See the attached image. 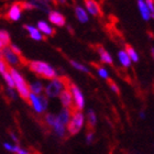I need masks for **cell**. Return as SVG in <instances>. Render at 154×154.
<instances>
[{"mask_svg": "<svg viewBox=\"0 0 154 154\" xmlns=\"http://www.w3.org/2000/svg\"><path fill=\"white\" fill-rule=\"evenodd\" d=\"M29 65V68L33 73H35L38 76L43 77L45 79H55L57 74H56V71L52 67L51 65H48V63L42 61H31L28 63Z\"/></svg>", "mask_w": 154, "mask_h": 154, "instance_id": "obj_1", "label": "cell"}, {"mask_svg": "<svg viewBox=\"0 0 154 154\" xmlns=\"http://www.w3.org/2000/svg\"><path fill=\"white\" fill-rule=\"evenodd\" d=\"M8 72L9 74L12 76L13 82H14V87L17 88V91L19 94V96L22 98L23 100H29V96H30V88L28 83L26 82V79L23 78V76L20 74L19 72L17 71L16 68L9 66L8 68Z\"/></svg>", "mask_w": 154, "mask_h": 154, "instance_id": "obj_2", "label": "cell"}, {"mask_svg": "<svg viewBox=\"0 0 154 154\" xmlns=\"http://www.w3.org/2000/svg\"><path fill=\"white\" fill-rule=\"evenodd\" d=\"M69 84H71V80L68 79L67 77L62 76L58 78L56 77L44 88L45 94L50 98H55V97L60 96V94L62 93V90L64 88H68Z\"/></svg>", "mask_w": 154, "mask_h": 154, "instance_id": "obj_3", "label": "cell"}, {"mask_svg": "<svg viewBox=\"0 0 154 154\" xmlns=\"http://www.w3.org/2000/svg\"><path fill=\"white\" fill-rule=\"evenodd\" d=\"M71 112L72 116L67 123V131L69 135H76L83 128L85 117H84L83 112L78 111V110H73Z\"/></svg>", "mask_w": 154, "mask_h": 154, "instance_id": "obj_4", "label": "cell"}, {"mask_svg": "<svg viewBox=\"0 0 154 154\" xmlns=\"http://www.w3.org/2000/svg\"><path fill=\"white\" fill-rule=\"evenodd\" d=\"M28 103L34 108L38 113H42L44 110L48 108V100L44 96H40V95H34V94H30L29 100Z\"/></svg>", "mask_w": 154, "mask_h": 154, "instance_id": "obj_5", "label": "cell"}, {"mask_svg": "<svg viewBox=\"0 0 154 154\" xmlns=\"http://www.w3.org/2000/svg\"><path fill=\"white\" fill-rule=\"evenodd\" d=\"M68 89L71 91L72 96H73V99H74V105L75 108H76L78 111H82L84 109V106H85V100H84V96L82 91L79 90V88L75 85L74 83H72L68 85Z\"/></svg>", "mask_w": 154, "mask_h": 154, "instance_id": "obj_6", "label": "cell"}, {"mask_svg": "<svg viewBox=\"0 0 154 154\" xmlns=\"http://www.w3.org/2000/svg\"><path fill=\"white\" fill-rule=\"evenodd\" d=\"M60 100H61V103L63 105V107L66 108V109H69L71 111L77 110L75 108L73 96H72V94L68 88H64V89L62 90V93L60 94Z\"/></svg>", "mask_w": 154, "mask_h": 154, "instance_id": "obj_7", "label": "cell"}, {"mask_svg": "<svg viewBox=\"0 0 154 154\" xmlns=\"http://www.w3.org/2000/svg\"><path fill=\"white\" fill-rule=\"evenodd\" d=\"M0 57L3 58L5 61H6L7 64H10V65H19L21 64V61H20V58L22 57H19V56H17L14 53H13L11 50H10V48L8 46V48H3V50H1L0 51Z\"/></svg>", "mask_w": 154, "mask_h": 154, "instance_id": "obj_8", "label": "cell"}, {"mask_svg": "<svg viewBox=\"0 0 154 154\" xmlns=\"http://www.w3.org/2000/svg\"><path fill=\"white\" fill-rule=\"evenodd\" d=\"M22 14V7L21 2H14L9 7L8 11L6 12V18L9 21H18Z\"/></svg>", "mask_w": 154, "mask_h": 154, "instance_id": "obj_9", "label": "cell"}, {"mask_svg": "<svg viewBox=\"0 0 154 154\" xmlns=\"http://www.w3.org/2000/svg\"><path fill=\"white\" fill-rule=\"evenodd\" d=\"M85 6L88 12H90V14H93L95 17H103V9L97 1L94 0H86L85 1Z\"/></svg>", "mask_w": 154, "mask_h": 154, "instance_id": "obj_10", "label": "cell"}, {"mask_svg": "<svg viewBox=\"0 0 154 154\" xmlns=\"http://www.w3.org/2000/svg\"><path fill=\"white\" fill-rule=\"evenodd\" d=\"M48 21L57 26H64L66 23L65 17L58 11H50L48 12Z\"/></svg>", "mask_w": 154, "mask_h": 154, "instance_id": "obj_11", "label": "cell"}, {"mask_svg": "<svg viewBox=\"0 0 154 154\" xmlns=\"http://www.w3.org/2000/svg\"><path fill=\"white\" fill-rule=\"evenodd\" d=\"M97 51L99 53L100 61L103 62V63H106V64H110V65L113 64V60H112V57H111V55L103 48V45H98V46H97Z\"/></svg>", "mask_w": 154, "mask_h": 154, "instance_id": "obj_12", "label": "cell"}, {"mask_svg": "<svg viewBox=\"0 0 154 154\" xmlns=\"http://www.w3.org/2000/svg\"><path fill=\"white\" fill-rule=\"evenodd\" d=\"M23 28L29 32L30 36H31V38H33V40H35V41H42V40H45V38H43V35L40 33V31H38L36 28H34V26H29V24H24Z\"/></svg>", "mask_w": 154, "mask_h": 154, "instance_id": "obj_13", "label": "cell"}, {"mask_svg": "<svg viewBox=\"0 0 154 154\" xmlns=\"http://www.w3.org/2000/svg\"><path fill=\"white\" fill-rule=\"evenodd\" d=\"M38 30L40 31V33H44L45 35L53 36L55 34V30L53 28L48 26L45 21H38Z\"/></svg>", "mask_w": 154, "mask_h": 154, "instance_id": "obj_14", "label": "cell"}, {"mask_svg": "<svg viewBox=\"0 0 154 154\" xmlns=\"http://www.w3.org/2000/svg\"><path fill=\"white\" fill-rule=\"evenodd\" d=\"M75 14H76V18L78 19V21L82 23H86L88 21V19H89L87 11L80 6H77L75 8Z\"/></svg>", "mask_w": 154, "mask_h": 154, "instance_id": "obj_15", "label": "cell"}, {"mask_svg": "<svg viewBox=\"0 0 154 154\" xmlns=\"http://www.w3.org/2000/svg\"><path fill=\"white\" fill-rule=\"evenodd\" d=\"M138 7H139V10H140V12H141V16L142 18L145 20V21H149V20L151 19V13L149 11L148 7L145 5V1L143 0H139L138 1Z\"/></svg>", "mask_w": 154, "mask_h": 154, "instance_id": "obj_16", "label": "cell"}, {"mask_svg": "<svg viewBox=\"0 0 154 154\" xmlns=\"http://www.w3.org/2000/svg\"><path fill=\"white\" fill-rule=\"evenodd\" d=\"M10 46V35L6 30H0V51Z\"/></svg>", "mask_w": 154, "mask_h": 154, "instance_id": "obj_17", "label": "cell"}, {"mask_svg": "<svg viewBox=\"0 0 154 154\" xmlns=\"http://www.w3.org/2000/svg\"><path fill=\"white\" fill-rule=\"evenodd\" d=\"M71 116L72 112L69 109H66V108H63L61 110V112L58 113V116H56L58 119V121L61 122L62 125H67L68 121H69V119H71Z\"/></svg>", "mask_w": 154, "mask_h": 154, "instance_id": "obj_18", "label": "cell"}, {"mask_svg": "<svg viewBox=\"0 0 154 154\" xmlns=\"http://www.w3.org/2000/svg\"><path fill=\"white\" fill-rule=\"evenodd\" d=\"M52 128L54 129L55 133L58 135V137H61V138H63L65 135V133H66V128H65L64 125H62L61 122L58 121L57 117H56V120H55L54 125H52Z\"/></svg>", "mask_w": 154, "mask_h": 154, "instance_id": "obj_19", "label": "cell"}, {"mask_svg": "<svg viewBox=\"0 0 154 154\" xmlns=\"http://www.w3.org/2000/svg\"><path fill=\"white\" fill-rule=\"evenodd\" d=\"M125 52L127 53V55L129 56V58H130V61H131V62H134V63L139 62L138 53L135 52V50L132 48L130 44H125Z\"/></svg>", "mask_w": 154, "mask_h": 154, "instance_id": "obj_20", "label": "cell"}, {"mask_svg": "<svg viewBox=\"0 0 154 154\" xmlns=\"http://www.w3.org/2000/svg\"><path fill=\"white\" fill-rule=\"evenodd\" d=\"M118 57H119V61H120V63L122 64V66L125 68H128L131 66V61H130V58H129V56L127 55V53H125V51H119L118 53Z\"/></svg>", "mask_w": 154, "mask_h": 154, "instance_id": "obj_21", "label": "cell"}, {"mask_svg": "<svg viewBox=\"0 0 154 154\" xmlns=\"http://www.w3.org/2000/svg\"><path fill=\"white\" fill-rule=\"evenodd\" d=\"M29 88H30V93L34 94V95H40L44 90V87H43L42 83H40V82H34V83L30 84Z\"/></svg>", "mask_w": 154, "mask_h": 154, "instance_id": "obj_22", "label": "cell"}, {"mask_svg": "<svg viewBox=\"0 0 154 154\" xmlns=\"http://www.w3.org/2000/svg\"><path fill=\"white\" fill-rule=\"evenodd\" d=\"M96 122H97L96 113H95L94 110H89V111L87 112V123H88V128L93 130V129L95 128V125H96Z\"/></svg>", "mask_w": 154, "mask_h": 154, "instance_id": "obj_23", "label": "cell"}, {"mask_svg": "<svg viewBox=\"0 0 154 154\" xmlns=\"http://www.w3.org/2000/svg\"><path fill=\"white\" fill-rule=\"evenodd\" d=\"M32 6L34 8H38V9H41L43 11H48L50 12V6L48 5V2H44V1H31Z\"/></svg>", "mask_w": 154, "mask_h": 154, "instance_id": "obj_24", "label": "cell"}, {"mask_svg": "<svg viewBox=\"0 0 154 154\" xmlns=\"http://www.w3.org/2000/svg\"><path fill=\"white\" fill-rule=\"evenodd\" d=\"M71 64L73 65L76 69H78V71L84 72V73H86V74H90V71L85 66V65L80 64V63H78V62H76V61H71Z\"/></svg>", "mask_w": 154, "mask_h": 154, "instance_id": "obj_25", "label": "cell"}, {"mask_svg": "<svg viewBox=\"0 0 154 154\" xmlns=\"http://www.w3.org/2000/svg\"><path fill=\"white\" fill-rule=\"evenodd\" d=\"M94 66L97 68V73H98V75L101 78H103V79H109V74H108V72L105 68L101 67V66H97V65H94Z\"/></svg>", "mask_w": 154, "mask_h": 154, "instance_id": "obj_26", "label": "cell"}, {"mask_svg": "<svg viewBox=\"0 0 154 154\" xmlns=\"http://www.w3.org/2000/svg\"><path fill=\"white\" fill-rule=\"evenodd\" d=\"M2 76H3V78H5V80H6L7 85H8V88L13 89V87H14V82H13L12 76L9 74V72H7L6 74H3Z\"/></svg>", "mask_w": 154, "mask_h": 154, "instance_id": "obj_27", "label": "cell"}, {"mask_svg": "<svg viewBox=\"0 0 154 154\" xmlns=\"http://www.w3.org/2000/svg\"><path fill=\"white\" fill-rule=\"evenodd\" d=\"M8 68H9V65L7 64L3 58L0 57V74H6L7 72H8Z\"/></svg>", "mask_w": 154, "mask_h": 154, "instance_id": "obj_28", "label": "cell"}, {"mask_svg": "<svg viewBox=\"0 0 154 154\" xmlns=\"http://www.w3.org/2000/svg\"><path fill=\"white\" fill-rule=\"evenodd\" d=\"M12 152H14L16 154H30L29 151H26V150H23L19 146V145H12Z\"/></svg>", "mask_w": 154, "mask_h": 154, "instance_id": "obj_29", "label": "cell"}, {"mask_svg": "<svg viewBox=\"0 0 154 154\" xmlns=\"http://www.w3.org/2000/svg\"><path fill=\"white\" fill-rule=\"evenodd\" d=\"M9 48H10V50H11V51H12L13 53H14V54L17 55V56H19V57H21V55H22V52H21V50H20V48H18L17 45L11 44V45L9 46Z\"/></svg>", "mask_w": 154, "mask_h": 154, "instance_id": "obj_30", "label": "cell"}, {"mask_svg": "<svg viewBox=\"0 0 154 154\" xmlns=\"http://www.w3.org/2000/svg\"><path fill=\"white\" fill-rule=\"evenodd\" d=\"M145 5H146L149 11H150V13H151V17L153 18L154 17V3H153V1L148 0V1H145Z\"/></svg>", "mask_w": 154, "mask_h": 154, "instance_id": "obj_31", "label": "cell"}, {"mask_svg": "<svg viewBox=\"0 0 154 154\" xmlns=\"http://www.w3.org/2000/svg\"><path fill=\"white\" fill-rule=\"evenodd\" d=\"M108 82H109V86H110V88L112 89L113 93L119 94V87H118V85H117V84H116L115 82H113V80L110 79V78L108 79Z\"/></svg>", "mask_w": 154, "mask_h": 154, "instance_id": "obj_32", "label": "cell"}, {"mask_svg": "<svg viewBox=\"0 0 154 154\" xmlns=\"http://www.w3.org/2000/svg\"><path fill=\"white\" fill-rule=\"evenodd\" d=\"M93 138H94V133L93 132H88L86 135V141L87 143H90V142L93 141Z\"/></svg>", "mask_w": 154, "mask_h": 154, "instance_id": "obj_33", "label": "cell"}, {"mask_svg": "<svg viewBox=\"0 0 154 154\" xmlns=\"http://www.w3.org/2000/svg\"><path fill=\"white\" fill-rule=\"evenodd\" d=\"M8 94H9L10 97H11L12 99H14V98H16V95H14V91H13V89H11V88H8Z\"/></svg>", "mask_w": 154, "mask_h": 154, "instance_id": "obj_34", "label": "cell"}, {"mask_svg": "<svg viewBox=\"0 0 154 154\" xmlns=\"http://www.w3.org/2000/svg\"><path fill=\"white\" fill-rule=\"evenodd\" d=\"M3 146H5V149H6V150H8V151H11V150H12V145L10 144V143H5V144H3Z\"/></svg>", "mask_w": 154, "mask_h": 154, "instance_id": "obj_35", "label": "cell"}, {"mask_svg": "<svg viewBox=\"0 0 154 154\" xmlns=\"http://www.w3.org/2000/svg\"><path fill=\"white\" fill-rule=\"evenodd\" d=\"M11 138H12V140H13L14 142H16V143H19V140H18V138L16 137V134H13V133H11Z\"/></svg>", "mask_w": 154, "mask_h": 154, "instance_id": "obj_36", "label": "cell"}, {"mask_svg": "<svg viewBox=\"0 0 154 154\" xmlns=\"http://www.w3.org/2000/svg\"><path fill=\"white\" fill-rule=\"evenodd\" d=\"M140 117H141V118L143 119L145 117V113L144 112H140Z\"/></svg>", "mask_w": 154, "mask_h": 154, "instance_id": "obj_37", "label": "cell"}]
</instances>
